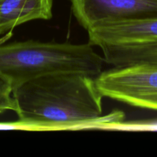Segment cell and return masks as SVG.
<instances>
[{
  "label": "cell",
  "instance_id": "cell-6",
  "mask_svg": "<svg viewBox=\"0 0 157 157\" xmlns=\"http://www.w3.org/2000/svg\"><path fill=\"white\" fill-rule=\"evenodd\" d=\"M53 0H0V35L33 20L52 17Z\"/></svg>",
  "mask_w": 157,
  "mask_h": 157
},
{
  "label": "cell",
  "instance_id": "cell-4",
  "mask_svg": "<svg viewBox=\"0 0 157 157\" xmlns=\"http://www.w3.org/2000/svg\"><path fill=\"white\" fill-rule=\"evenodd\" d=\"M78 24L86 31L102 24L157 18V0H69Z\"/></svg>",
  "mask_w": 157,
  "mask_h": 157
},
{
  "label": "cell",
  "instance_id": "cell-1",
  "mask_svg": "<svg viewBox=\"0 0 157 157\" xmlns=\"http://www.w3.org/2000/svg\"><path fill=\"white\" fill-rule=\"evenodd\" d=\"M95 78L80 72H61L34 78L14 88L16 130L109 128L123 122L121 111L103 116L104 97Z\"/></svg>",
  "mask_w": 157,
  "mask_h": 157
},
{
  "label": "cell",
  "instance_id": "cell-3",
  "mask_svg": "<svg viewBox=\"0 0 157 157\" xmlns=\"http://www.w3.org/2000/svg\"><path fill=\"white\" fill-rule=\"evenodd\" d=\"M95 79L104 98L157 110V67H114L103 71Z\"/></svg>",
  "mask_w": 157,
  "mask_h": 157
},
{
  "label": "cell",
  "instance_id": "cell-8",
  "mask_svg": "<svg viewBox=\"0 0 157 157\" xmlns=\"http://www.w3.org/2000/svg\"><path fill=\"white\" fill-rule=\"evenodd\" d=\"M17 110L16 103L12 95V87L10 83L0 76V113L6 111Z\"/></svg>",
  "mask_w": 157,
  "mask_h": 157
},
{
  "label": "cell",
  "instance_id": "cell-2",
  "mask_svg": "<svg viewBox=\"0 0 157 157\" xmlns=\"http://www.w3.org/2000/svg\"><path fill=\"white\" fill-rule=\"evenodd\" d=\"M0 40V76L18 86L50 74L80 72L96 78L106 64L87 44L42 42L28 40L5 43Z\"/></svg>",
  "mask_w": 157,
  "mask_h": 157
},
{
  "label": "cell",
  "instance_id": "cell-5",
  "mask_svg": "<svg viewBox=\"0 0 157 157\" xmlns=\"http://www.w3.org/2000/svg\"><path fill=\"white\" fill-rule=\"evenodd\" d=\"M87 32L89 44L98 47L157 42V18L99 25Z\"/></svg>",
  "mask_w": 157,
  "mask_h": 157
},
{
  "label": "cell",
  "instance_id": "cell-7",
  "mask_svg": "<svg viewBox=\"0 0 157 157\" xmlns=\"http://www.w3.org/2000/svg\"><path fill=\"white\" fill-rule=\"evenodd\" d=\"M106 64L113 67L147 65L157 67V42L100 46Z\"/></svg>",
  "mask_w": 157,
  "mask_h": 157
}]
</instances>
